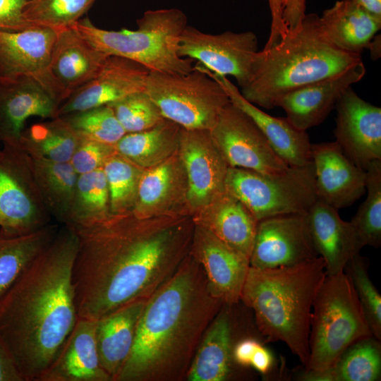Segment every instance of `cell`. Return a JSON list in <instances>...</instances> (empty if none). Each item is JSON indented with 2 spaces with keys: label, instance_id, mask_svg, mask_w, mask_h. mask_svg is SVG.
<instances>
[{
  "label": "cell",
  "instance_id": "cell-39",
  "mask_svg": "<svg viewBox=\"0 0 381 381\" xmlns=\"http://www.w3.org/2000/svg\"><path fill=\"white\" fill-rule=\"evenodd\" d=\"M95 1L28 0L23 8V15L33 26L58 31L73 26Z\"/></svg>",
  "mask_w": 381,
  "mask_h": 381
},
{
  "label": "cell",
  "instance_id": "cell-47",
  "mask_svg": "<svg viewBox=\"0 0 381 381\" xmlns=\"http://www.w3.org/2000/svg\"><path fill=\"white\" fill-rule=\"evenodd\" d=\"M0 381H25L12 355L1 337Z\"/></svg>",
  "mask_w": 381,
  "mask_h": 381
},
{
  "label": "cell",
  "instance_id": "cell-10",
  "mask_svg": "<svg viewBox=\"0 0 381 381\" xmlns=\"http://www.w3.org/2000/svg\"><path fill=\"white\" fill-rule=\"evenodd\" d=\"M0 148V229L24 235L50 224L30 169L28 155L18 144Z\"/></svg>",
  "mask_w": 381,
  "mask_h": 381
},
{
  "label": "cell",
  "instance_id": "cell-31",
  "mask_svg": "<svg viewBox=\"0 0 381 381\" xmlns=\"http://www.w3.org/2000/svg\"><path fill=\"white\" fill-rule=\"evenodd\" d=\"M181 128L164 119L149 129L126 133L114 147L117 153L137 166L149 169L174 155L179 148Z\"/></svg>",
  "mask_w": 381,
  "mask_h": 381
},
{
  "label": "cell",
  "instance_id": "cell-20",
  "mask_svg": "<svg viewBox=\"0 0 381 381\" xmlns=\"http://www.w3.org/2000/svg\"><path fill=\"white\" fill-rule=\"evenodd\" d=\"M60 105L34 78L0 80V143L17 144L29 118H56Z\"/></svg>",
  "mask_w": 381,
  "mask_h": 381
},
{
  "label": "cell",
  "instance_id": "cell-30",
  "mask_svg": "<svg viewBox=\"0 0 381 381\" xmlns=\"http://www.w3.org/2000/svg\"><path fill=\"white\" fill-rule=\"evenodd\" d=\"M30 169L42 202L51 217L68 222L78 174L70 162H56L28 155Z\"/></svg>",
  "mask_w": 381,
  "mask_h": 381
},
{
  "label": "cell",
  "instance_id": "cell-29",
  "mask_svg": "<svg viewBox=\"0 0 381 381\" xmlns=\"http://www.w3.org/2000/svg\"><path fill=\"white\" fill-rule=\"evenodd\" d=\"M321 30L341 51L360 54L381 28L378 20L354 0L337 1L319 18Z\"/></svg>",
  "mask_w": 381,
  "mask_h": 381
},
{
  "label": "cell",
  "instance_id": "cell-43",
  "mask_svg": "<svg viewBox=\"0 0 381 381\" xmlns=\"http://www.w3.org/2000/svg\"><path fill=\"white\" fill-rule=\"evenodd\" d=\"M116 152L114 145L80 138L70 163L78 174L102 168L106 160Z\"/></svg>",
  "mask_w": 381,
  "mask_h": 381
},
{
  "label": "cell",
  "instance_id": "cell-45",
  "mask_svg": "<svg viewBox=\"0 0 381 381\" xmlns=\"http://www.w3.org/2000/svg\"><path fill=\"white\" fill-rule=\"evenodd\" d=\"M271 26L268 40L263 49H269L286 37V29L282 20V0H268Z\"/></svg>",
  "mask_w": 381,
  "mask_h": 381
},
{
  "label": "cell",
  "instance_id": "cell-26",
  "mask_svg": "<svg viewBox=\"0 0 381 381\" xmlns=\"http://www.w3.org/2000/svg\"><path fill=\"white\" fill-rule=\"evenodd\" d=\"M147 300L131 301L97 320L95 335L99 361L112 381L131 354Z\"/></svg>",
  "mask_w": 381,
  "mask_h": 381
},
{
  "label": "cell",
  "instance_id": "cell-17",
  "mask_svg": "<svg viewBox=\"0 0 381 381\" xmlns=\"http://www.w3.org/2000/svg\"><path fill=\"white\" fill-rule=\"evenodd\" d=\"M191 241L189 253L202 266L213 294L224 305L237 304L250 268L249 258L198 224Z\"/></svg>",
  "mask_w": 381,
  "mask_h": 381
},
{
  "label": "cell",
  "instance_id": "cell-28",
  "mask_svg": "<svg viewBox=\"0 0 381 381\" xmlns=\"http://www.w3.org/2000/svg\"><path fill=\"white\" fill-rule=\"evenodd\" d=\"M224 305L212 320L187 373L188 381H224L233 370V329L230 307Z\"/></svg>",
  "mask_w": 381,
  "mask_h": 381
},
{
  "label": "cell",
  "instance_id": "cell-38",
  "mask_svg": "<svg viewBox=\"0 0 381 381\" xmlns=\"http://www.w3.org/2000/svg\"><path fill=\"white\" fill-rule=\"evenodd\" d=\"M332 369L335 381L380 380V340L372 335L356 341L341 355Z\"/></svg>",
  "mask_w": 381,
  "mask_h": 381
},
{
  "label": "cell",
  "instance_id": "cell-1",
  "mask_svg": "<svg viewBox=\"0 0 381 381\" xmlns=\"http://www.w3.org/2000/svg\"><path fill=\"white\" fill-rule=\"evenodd\" d=\"M147 219L130 212L73 227L78 239L72 276L79 318L97 320L148 299L189 254L193 234L186 227Z\"/></svg>",
  "mask_w": 381,
  "mask_h": 381
},
{
  "label": "cell",
  "instance_id": "cell-34",
  "mask_svg": "<svg viewBox=\"0 0 381 381\" xmlns=\"http://www.w3.org/2000/svg\"><path fill=\"white\" fill-rule=\"evenodd\" d=\"M111 216L109 188L103 169L78 174L69 218L64 225L87 226Z\"/></svg>",
  "mask_w": 381,
  "mask_h": 381
},
{
  "label": "cell",
  "instance_id": "cell-5",
  "mask_svg": "<svg viewBox=\"0 0 381 381\" xmlns=\"http://www.w3.org/2000/svg\"><path fill=\"white\" fill-rule=\"evenodd\" d=\"M315 13L269 49L255 54L251 78L240 90L252 104L270 109L284 95L336 75L362 61L360 54L337 48L323 35Z\"/></svg>",
  "mask_w": 381,
  "mask_h": 381
},
{
  "label": "cell",
  "instance_id": "cell-40",
  "mask_svg": "<svg viewBox=\"0 0 381 381\" xmlns=\"http://www.w3.org/2000/svg\"><path fill=\"white\" fill-rule=\"evenodd\" d=\"M83 138L114 145L126 133L108 104L61 116Z\"/></svg>",
  "mask_w": 381,
  "mask_h": 381
},
{
  "label": "cell",
  "instance_id": "cell-3",
  "mask_svg": "<svg viewBox=\"0 0 381 381\" xmlns=\"http://www.w3.org/2000/svg\"><path fill=\"white\" fill-rule=\"evenodd\" d=\"M224 304L189 253L146 301L134 344L115 381H181L207 328Z\"/></svg>",
  "mask_w": 381,
  "mask_h": 381
},
{
  "label": "cell",
  "instance_id": "cell-36",
  "mask_svg": "<svg viewBox=\"0 0 381 381\" xmlns=\"http://www.w3.org/2000/svg\"><path fill=\"white\" fill-rule=\"evenodd\" d=\"M367 196L350 223L363 248L381 245V160L373 161L365 170Z\"/></svg>",
  "mask_w": 381,
  "mask_h": 381
},
{
  "label": "cell",
  "instance_id": "cell-51",
  "mask_svg": "<svg viewBox=\"0 0 381 381\" xmlns=\"http://www.w3.org/2000/svg\"><path fill=\"white\" fill-rule=\"evenodd\" d=\"M370 50L371 58L376 59L380 56V35L374 37L368 46Z\"/></svg>",
  "mask_w": 381,
  "mask_h": 381
},
{
  "label": "cell",
  "instance_id": "cell-14",
  "mask_svg": "<svg viewBox=\"0 0 381 381\" xmlns=\"http://www.w3.org/2000/svg\"><path fill=\"white\" fill-rule=\"evenodd\" d=\"M178 150L187 180V200L202 209L225 190L229 167L210 130L181 128Z\"/></svg>",
  "mask_w": 381,
  "mask_h": 381
},
{
  "label": "cell",
  "instance_id": "cell-18",
  "mask_svg": "<svg viewBox=\"0 0 381 381\" xmlns=\"http://www.w3.org/2000/svg\"><path fill=\"white\" fill-rule=\"evenodd\" d=\"M149 72L144 66L128 59L108 56L97 75L60 105L57 117L107 105L145 91Z\"/></svg>",
  "mask_w": 381,
  "mask_h": 381
},
{
  "label": "cell",
  "instance_id": "cell-32",
  "mask_svg": "<svg viewBox=\"0 0 381 381\" xmlns=\"http://www.w3.org/2000/svg\"><path fill=\"white\" fill-rule=\"evenodd\" d=\"M59 226L49 224L24 235H9L0 229V299L54 238Z\"/></svg>",
  "mask_w": 381,
  "mask_h": 381
},
{
  "label": "cell",
  "instance_id": "cell-50",
  "mask_svg": "<svg viewBox=\"0 0 381 381\" xmlns=\"http://www.w3.org/2000/svg\"><path fill=\"white\" fill-rule=\"evenodd\" d=\"M370 15L381 21V0H354Z\"/></svg>",
  "mask_w": 381,
  "mask_h": 381
},
{
  "label": "cell",
  "instance_id": "cell-9",
  "mask_svg": "<svg viewBox=\"0 0 381 381\" xmlns=\"http://www.w3.org/2000/svg\"><path fill=\"white\" fill-rule=\"evenodd\" d=\"M186 74L150 71L145 91L162 116L186 129L210 130L230 99L199 64Z\"/></svg>",
  "mask_w": 381,
  "mask_h": 381
},
{
  "label": "cell",
  "instance_id": "cell-25",
  "mask_svg": "<svg viewBox=\"0 0 381 381\" xmlns=\"http://www.w3.org/2000/svg\"><path fill=\"white\" fill-rule=\"evenodd\" d=\"M315 248L325 262L327 275L344 272L346 263L363 248L350 222L339 210L317 200L306 214Z\"/></svg>",
  "mask_w": 381,
  "mask_h": 381
},
{
  "label": "cell",
  "instance_id": "cell-24",
  "mask_svg": "<svg viewBox=\"0 0 381 381\" xmlns=\"http://www.w3.org/2000/svg\"><path fill=\"white\" fill-rule=\"evenodd\" d=\"M203 68L222 85L230 102L253 119L273 150L289 167L303 166L312 161V144L306 131L294 127L286 117H274L262 111L246 99L226 76Z\"/></svg>",
  "mask_w": 381,
  "mask_h": 381
},
{
  "label": "cell",
  "instance_id": "cell-33",
  "mask_svg": "<svg viewBox=\"0 0 381 381\" xmlns=\"http://www.w3.org/2000/svg\"><path fill=\"white\" fill-rule=\"evenodd\" d=\"M80 138L64 118L32 124L17 143L28 155L56 162H70Z\"/></svg>",
  "mask_w": 381,
  "mask_h": 381
},
{
  "label": "cell",
  "instance_id": "cell-19",
  "mask_svg": "<svg viewBox=\"0 0 381 381\" xmlns=\"http://www.w3.org/2000/svg\"><path fill=\"white\" fill-rule=\"evenodd\" d=\"M317 199L337 210L351 205L365 192V171L334 141L312 144Z\"/></svg>",
  "mask_w": 381,
  "mask_h": 381
},
{
  "label": "cell",
  "instance_id": "cell-44",
  "mask_svg": "<svg viewBox=\"0 0 381 381\" xmlns=\"http://www.w3.org/2000/svg\"><path fill=\"white\" fill-rule=\"evenodd\" d=\"M28 0H0V30H23L33 27L24 17Z\"/></svg>",
  "mask_w": 381,
  "mask_h": 381
},
{
  "label": "cell",
  "instance_id": "cell-46",
  "mask_svg": "<svg viewBox=\"0 0 381 381\" xmlns=\"http://www.w3.org/2000/svg\"><path fill=\"white\" fill-rule=\"evenodd\" d=\"M306 16V0H282V20L287 33L301 26Z\"/></svg>",
  "mask_w": 381,
  "mask_h": 381
},
{
  "label": "cell",
  "instance_id": "cell-48",
  "mask_svg": "<svg viewBox=\"0 0 381 381\" xmlns=\"http://www.w3.org/2000/svg\"><path fill=\"white\" fill-rule=\"evenodd\" d=\"M261 343L255 338L247 337L239 340L233 348V359L241 367H249L252 356Z\"/></svg>",
  "mask_w": 381,
  "mask_h": 381
},
{
  "label": "cell",
  "instance_id": "cell-41",
  "mask_svg": "<svg viewBox=\"0 0 381 381\" xmlns=\"http://www.w3.org/2000/svg\"><path fill=\"white\" fill-rule=\"evenodd\" d=\"M344 272L349 277L372 334L381 339V296L371 282L367 259L359 255L346 265Z\"/></svg>",
  "mask_w": 381,
  "mask_h": 381
},
{
  "label": "cell",
  "instance_id": "cell-35",
  "mask_svg": "<svg viewBox=\"0 0 381 381\" xmlns=\"http://www.w3.org/2000/svg\"><path fill=\"white\" fill-rule=\"evenodd\" d=\"M172 157L143 170L131 212L136 217L148 219L162 211V207L172 198L178 177L176 161Z\"/></svg>",
  "mask_w": 381,
  "mask_h": 381
},
{
  "label": "cell",
  "instance_id": "cell-37",
  "mask_svg": "<svg viewBox=\"0 0 381 381\" xmlns=\"http://www.w3.org/2000/svg\"><path fill=\"white\" fill-rule=\"evenodd\" d=\"M109 193L111 215L132 212L135 205L138 184L143 169L116 152L102 167Z\"/></svg>",
  "mask_w": 381,
  "mask_h": 381
},
{
  "label": "cell",
  "instance_id": "cell-2",
  "mask_svg": "<svg viewBox=\"0 0 381 381\" xmlns=\"http://www.w3.org/2000/svg\"><path fill=\"white\" fill-rule=\"evenodd\" d=\"M78 239L59 227L0 299V337L25 381H37L78 318L73 267Z\"/></svg>",
  "mask_w": 381,
  "mask_h": 381
},
{
  "label": "cell",
  "instance_id": "cell-7",
  "mask_svg": "<svg viewBox=\"0 0 381 381\" xmlns=\"http://www.w3.org/2000/svg\"><path fill=\"white\" fill-rule=\"evenodd\" d=\"M372 335L349 277L326 274L313 303L304 370L332 367L351 344Z\"/></svg>",
  "mask_w": 381,
  "mask_h": 381
},
{
  "label": "cell",
  "instance_id": "cell-42",
  "mask_svg": "<svg viewBox=\"0 0 381 381\" xmlns=\"http://www.w3.org/2000/svg\"><path fill=\"white\" fill-rule=\"evenodd\" d=\"M108 105L126 133L149 129L164 119L145 91L132 93Z\"/></svg>",
  "mask_w": 381,
  "mask_h": 381
},
{
  "label": "cell",
  "instance_id": "cell-11",
  "mask_svg": "<svg viewBox=\"0 0 381 381\" xmlns=\"http://www.w3.org/2000/svg\"><path fill=\"white\" fill-rule=\"evenodd\" d=\"M258 49L252 31L212 35L187 25L180 37L179 54L196 60L213 73L234 77L243 88L250 80Z\"/></svg>",
  "mask_w": 381,
  "mask_h": 381
},
{
  "label": "cell",
  "instance_id": "cell-15",
  "mask_svg": "<svg viewBox=\"0 0 381 381\" xmlns=\"http://www.w3.org/2000/svg\"><path fill=\"white\" fill-rule=\"evenodd\" d=\"M335 142L360 169L381 160V108L348 87L336 105Z\"/></svg>",
  "mask_w": 381,
  "mask_h": 381
},
{
  "label": "cell",
  "instance_id": "cell-27",
  "mask_svg": "<svg viewBox=\"0 0 381 381\" xmlns=\"http://www.w3.org/2000/svg\"><path fill=\"white\" fill-rule=\"evenodd\" d=\"M258 221L237 198L226 190L201 209L195 224L205 228L250 260Z\"/></svg>",
  "mask_w": 381,
  "mask_h": 381
},
{
  "label": "cell",
  "instance_id": "cell-22",
  "mask_svg": "<svg viewBox=\"0 0 381 381\" xmlns=\"http://www.w3.org/2000/svg\"><path fill=\"white\" fill-rule=\"evenodd\" d=\"M365 74L363 61L348 70L308 84L284 95L277 107L282 108L286 119L296 128L306 131L326 119L342 93L360 81Z\"/></svg>",
  "mask_w": 381,
  "mask_h": 381
},
{
  "label": "cell",
  "instance_id": "cell-21",
  "mask_svg": "<svg viewBox=\"0 0 381 381\" xmlns=\"http://www.w3.org/2000/svg\"><path fill=\"white\" fill-rule=\"evenodd\" d=\"M107 56L88 43L75 28L57 31L49 73L61 104L97 75Z\"/></svg>",
  "mask_w": 381,
  "mask_h": 381
},
{
  "label": "cell",
  "instance_id": "cell-4",
  "mask_svg": "<svg viewBox=\"0 0 381 381\" xmlns=\"http://www.w3.org/2000/svg\"><path fill=\"white\" fill-rule=\"evenodd\" d=\"M325 275L320 256L291 266L250 267L241 295L253 310L260 334L269 341H283L304 367L309 359L313 303Z\"/></svg>",
  "mask_w": 381,
  "mask_h": 381
},
{
  "label": "cell",
  "instance_id": "cell-6",
  "mask_svg": "<svg viewBox=\"0 0 381 381\" xmlns=\"http://www.w3.org/2000/svg\"><path fill=\"white\" fill-rule=\"evenodd\" d=\"M137 25L135 30H107L85 18L72 27L100 52L128 59L150 71L181 75L193 70L194 61L179 54L180 37L188 25L181 10H148L137 20Z\"/></svg>",
  "mask_w": 381,
  "mask_h": 381
},
{
  "label": "cell",
  "instance_id": "cell-13",
  "mask_svg": "<svg viewBox=\"0 0 381 381\" xmlns=\"http://www.w3.org/2000/svg\"><path fill=\"white\" fill-rule=\"evenodd\" d=\"M306 214H284L260 220L250 267L262 270L291 266L319 257Z\"/></svg>",
  "mask_w": 381,
  "mask_h": 381
},
{
  "label": "cell",
  "instance_id": "cell-23",
  "mask_svg": "<svg viewBox=\"0 0 381 381\" xmlns=\"http://www.w3.org/2000/svg\"><path fill=\"white\" fill-rule=\"evenodd\" d=\"M97 320L79 318L37 381H112L101 365L96 344Z\"/></svg>",
  "mask_w": 381,
  "mask_h": 381
},
{
  "label": "cell",
  "instance_id": "cell-16",
  "mask_svg": "<svg viewBox=\"0 0 381 381\" xmlns=\"http://www.w3.org/2000/svg\"><path fill=\"white\" fill-rule=\"evenodd\" d=\"M57 31L33 26L23 30H0V80L30 76L59 101L49 73Z\"/></svg>",
  "mask_w": 381,
  "mask_h": 381
},
{
  "label": "cell",
  "instance_id": "cell-8",
  "mask_svg": "<svg viewBox=\"0 0 381 381\" xmlns=\"http://www.w3.org/2000/svg\"><path fill=\"white\" fill-rule=\"evenodd\" d=\"M224 185L258 222L284 214H306L318 200L313 161L275 174L229 167Z\"/></svg>",
  "mask_w": 381,
  "mask_h": 381
},
{
  "label": "cell",
  "instance_id": "cell-12",
  "mask_svg": "<svg viewBox=\"0 0 381 381\" xmlns=\"http://www.w3.org/2000/svg\"><path fill=\"white\" fill-rule=\"evenodd\" d=\"M210 131L229 167L262 174L279 173L289 167L253 119L231 102Z\"/></svg>",
  "mask_w": 381,
  "mask_h": 381
},
{
  "label": "cell",
  "instance_id": "cell-49",
  "mask_svg": "<svg viewBox=\"0 0 381 381\" xmlns=\"http://www.w3.org/2000/svg\"><path fill=\"white\" fill-rule=\"evenodd\" d=\"M275 364V358L270 350L260 344L255 351L250 366L263 375L270 374Z\"/></svg>",
  "mask_w": 381,
  "mask_h": 381
}]
</instances>
